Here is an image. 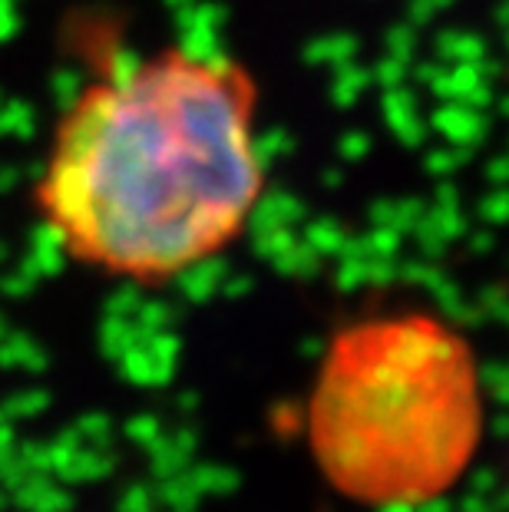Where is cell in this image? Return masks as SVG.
Returning a JSON list of instances; mask_svg holds the SVG:
<instances>
[{
  "instance_id": "cell-1",
  "label": "cell",
  "mask_w": 509,
  "mask_h": 512,
  "mask_svg": "<svg viewBox=\"0 0 509 512\" xmlns=\"http://www.w3.org/2000/svg\"><path fill=\"white\" fill-rule=\"evenodd\" d=\"M258 83L242 60L162 47L83 86L53 129L34 205L103 275L166 285L222 255L265 199Z\"/></svg>"
},
{
  "instance_id": "cell-2",
  "label": "cell",
  "mask_w": 509,
  "mask_h": 512,
  "mask_svg": "<svg viewBox=\"0 0 509 512\" xmlns=\"http://www.w3.org/2000/svg\"><path fill=\"white\" fill-rule=\"evenodd\" d=\"M486 430L476 347L433 311H387L341 324L305 403L314 466L367 509H414L447 496Z\"/></svg>"
}]
</instances>
